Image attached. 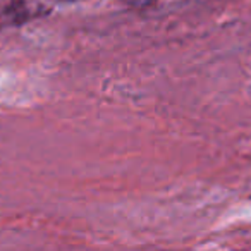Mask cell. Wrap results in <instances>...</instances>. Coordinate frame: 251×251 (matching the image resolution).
<instances>
[{
	"label": "cell",
	"mask_w": 251,
	"mask_h": 251,
	"mask_svg": "<svg viewBox=\"0 0 251 251\" xmlns=\"http://www.w3.org/2000/svg\"><path fill=\"white\" fill-rule=\"evenodd\" d=\"M124 2H129V4H145V2H151V0H124Z\"/></svg>",
	"instance_id": "obj_1"
}]
</instances>
